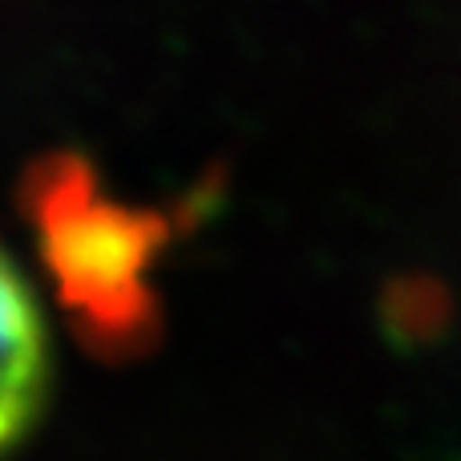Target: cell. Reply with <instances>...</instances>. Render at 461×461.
I'll return each mask as SVG.
<instances>
[{"instance_id": "2", "label": "cell", "mask_w": 461, "mask_h": 461, "mask_svg": "<svg viewBox=\"0 0 461 461\" xmlns=\"http://www.w3.org/2000/svg\"><path fill=\"white\" fill-rule=\"evenodd\" d=\"M57 357L49 316L24 267L0 243V461L41 425L53 397Z\"/></svg>"}, {"instance_id": "1", "label": "cell", "mask_w": 461, "mask_h": 461, "mask_svg": "<svg viewBox=\"0 0 461 461\" xmlns=\"http://www.w3.org/2000/svg\"><path fill=\"white\" fill-rule=\"evenodd\" d=\"M211 186L178 203H130L81 150H45L16 178V215L73 340L102 365L150 357L167 332L158 271L203 219Z\"/></svg>"}]
</instances>
